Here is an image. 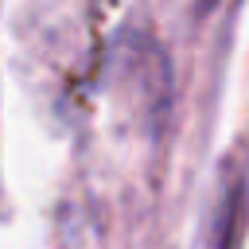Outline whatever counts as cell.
<instances>
[{
  "label": "cell",
  "instance_id": "1",
  "mask_svg": "<svg viewBox=\"0 0 249 249\" xmlns=\"http://www.w3.org/2000/svg\"><path fill=\"white\" fill-rule=\"evenodd\" d=\"M214 4H218V0H198V12L206 16V12H214Z\"/></svg>",
  "mask_w": 249,
  "mask_h": 249
}]
</instances>
